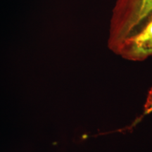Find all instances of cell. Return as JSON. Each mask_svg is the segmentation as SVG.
Masks as SVG:
<instances>
[{
	"instance_id": "cell-2",
	"label": "cell",
	"mask_w": 152,
	"mask_h": 152,
	"mask_svg": "<svg viewBox=\"0 0 152 152\" xmlns=\"http://www.w3.org/2000/svg\"><path fill=\"white\" fill-rule=\"evenodd\" d=\"M116 54L132 61H142L152 56V16L137 33L123 43Z\"/></svg>"
},
{
	"instance_id": "cell-1",
	"label": "cell",
	"mask_w": 152,
	"mask_h": 152,
	"mask_svg": "<svg viewBox=\"0 0 152 152\" xmlns=\"http://www.w3.org/2000/svg\"><path fill=\"white\" fill-rule=\"evenodd\" d=\"M152 16V0H116L110 20L108 47L114 54Z\"/></svg>"
},
{
	"instance_id": "cell-3",
	"label": "cell",
	"mask_w": 152,
	"mask_h": 152,
	"mask_svg": "<svg viewBox=\"0 0 152 152\" xmlns=\"http://www.w3.org/2000/svg\"><path fill=\"white\" fill-rule=\"evenodd\" d=\"M152 112V88L149 90V93H148L147 100H146L145 104L144 106V115H148L150 113Z\"/></svg>"
}]
</instances>
